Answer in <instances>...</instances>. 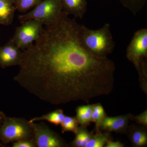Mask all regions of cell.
<instances>
[{"mask_svg": "<svg viewBox=\"0 0 147 147\" xmlns=\"http://www.w3.org/2000/svg\"><path fill=\"white\" fill-rule=\"evenodd\" d=\"M80 25L63 13L43 29L39 38L23 51L13 80L40 100L55 105L82 101L113 91L116 67L108 58L98 57L79 42Z\"/></svg>", "mask_w": 147, "mask_h": 147, "instance_id": "obj_1", "label": "cell"}, {"mask_svg": "<svg viewBox=\"0 0 147 147\" xmlns=\"http://www.w3.org/2000/svg\"><path fill=\"white\" fill-rule=\"evenodd\" d=\"M79 38L82 47L98 57H107L115 48V43L109 24H105L102 28L96 30L80 25Z\"/></svg>", "mask_w": 147, "mask_h": 147, "instance_id": "obj_2", "label": "cell"}, {"mask_svg": "<svg viewBox=\"0 0 147 147\" xmlns=\"http://www.w3.org/2000/svg\"><path fill=\"white\" fill-rule=\"evenodd\" d=\"M33 138L32 123L22 118L6 117L0 127V141L7 144Z\"/></svg>", "mask_w": 147, "mask_h": 147, "instance_id": "obj_3", "label": "cell"}, {"mask_svg": "<svg viewBox=\"0 0 147 147\" xmlns=\"http://www.w3.org/2000/svg\"><path fill=\"white\" fill-rule=\"evenodd\" d=\"M62 13L60 0H43L28 13L19 15L18 18L21 24L35 20L48 26L57 21Z\"/></svg>", "mask_w": 147, "mask_h": 147, "instance_id": "obj_4", "label": "cell"}, {"mask_svg": "<svg viewBox=\"0 0 147 147\" xmlns=\"http://www.w3.org/2000/svg\"><path fill=\"white\" fill-rule=\"evenodd\" d=\"M44 28L39 21L30 20L17 27L11 39L22 51L31 46L39 38Z\"/></svg>", "mask_w": 147, "mask_h": 147, "instance_id": "obj_5", "label": "cell"}, {"mask_svg": "<svg viewBox=\"0 0 147 147\" xmlns=\"http://www.w3.org/2000/svg\"><path fill=\"white\" fill-rule=\"evenodd\" d=\"M126 57L139 71L147 57V29L134 33L126 50Z\"/></svg>", "mask_w": 147, "mask_h": 147, "instance_id": "obj_6", "label": "cell"}, {"mask_svg": "<svg viewBox=\"0 0 147 147\" xmlns=\"http://www.w3.org/2000/svg\"><path fill=\"white\" fill-rule=\"evenodd\" d=\"M33 139L36 147H65L68 145L57 133L45 123H32Z\"/></svg>", "mask_w": 147, "mask_h": 147, "instance_id": "obj_7", "label": "cell"}, {"mask_svg": "<svg viewBox=\"0 0 147 147\" xmlns=\"http://www.w3.org/2000/svg\"><path fill=\"white\" fill-rule=\"evenodd\" d=\"M23 51L13 43L11 38L4 46L0 47V66L2 68L20 65Z\"/></svg>", "mask_w": 147, "mask_h": 147, "instance_id": "obj_8", "label": "cell"}, {"mask_svg": "<svg viewBox=\"0 0 147 147\" xmlns=\"http://www.w3.org/2000/svg\"><path fill=\"white\" fill-rule=\"evenodd\" d=\"M129 117V115L115 117H105L101 124L100 128L108 131L124 132L127 129Z\"/></svg>", "mask_w": 147, "mask_h": 147, "instance_id": "obj_9", "label": "cell"}, {"mask_svg": "<svg viewBox=\"0 0 147 147\" xmlns=\"http://www.w3.org/2000/svg\"><path fill=\"white\" fill-rule=\"evenodd\" d=\"M63 11L67 15L82 18L87 10L86 0H60Z\"/></svg>", "mask_w": 147, "mask_h": 147, "instance_id": "obj_10", "label": "cell"}, {"mask_svg": "<svg viewBox=\"0 0 147 147\" xmlns=\"http://www.w3.org/2000/svg\"><path fill=\"white\" fill-rule=\"evenodd\" d=\"M16 10L13 0H0V25L12 24Z\"/></svg>", "mask_w": 147, "mask_h": 147, "instance_id": "obj_11", "label": "cell"}, {"mask_svg": "<svg viewBox=\"0 0 147 147\" xmlns=\"http://www.w3.org/2000/svg\"><path fill=\"white\" fill-rule=\"evenodd\" d=\"M65 117L63 110L57 109L43 115L33 118L29 121L32 123L38 121H46L57 126L61 123Z\"/></svg>", "mask_w": 147, "mask_h": 147, "instance_id": "obj_12", "label": "cell"}, {"mask_svg": "<svg viewBox=\"0 0 147 147\" xmlns=\"http://www.w3.org/2000/svg\"><path fill=\"white\" fill-rule=\"evenodd\" d=\"M93 105H82L76 109V118L82 126L89 125L92 122V115Z\"/></svg>", "mask_w": 147, "mask_h": 147, "instance_id": "obj_13", "label": "cell"}, {"mask_svg": "<svg viewBox=\"0 0 147 147\" xmlns=\"http://www.w3.org/2000/svg\"><path fill=\"white\" fill-rule=\"evenodd\" d=\"M76 137L71 142V146L75 147H85L86 144L91 138L92 134L88 131L85 127H79Z\"/></svg>", "mask_w": 147, "mask_h": 147, "instance_id": "obj_14", "label": "cell"}, {"mask_svg": "<svg viewBox=\"0 0 147 147\" xmlns=\"http://www.w3.org/2000/svg\"><path fill=\"white\" fill-rule=\"evenodd\" d=\"M130 139L134 146L142 147L147 145V135L144 129H133L130 133Z\"/></svg>", "mask_w": 147, "mask_h": 147, "instance_id": "obj_15", "label": "cell"}, {"mask_svg": "<svg viewBox=\"0 0 147 147\" xmlns=\"http://www.w3.org/2000/svg\"><path fill=\"white\" fill-rule=\"evenodd\" d=\"M105 117L106 114L102 105L100 104L93 105L92 115V122H93L95 123L96 131H99L101 124Z\"/></svg>", "mask_w": 147, "mask_h": 147, "instance_id": "obj_16", "label": "cell"}, {"mask_svg": "<svg viewBox=\"0 0 147 147\" xmlns=\"http://www.w3.org/2000/svg\"><path fill=\"white\" fill-rule=\"evenodd\" d=\"M119 1L125 7L136 15L144 7L147 0H119Z\"/></svg>", "mask_w": 147, "mask_h": 147, "instance_id": "obj_17", "label": "cell"}, {"mask_svg": "<svg viewBox=\"0 0 147 147\" xmlns=\"http://www.w3.org/2000/svg\"><path fill=\"white\" fill-rule=\"evenodd\" d=\"M109 140L110 139L108 134H102L99 131H97L95 135H92L89 141L86 144L85 147H104Z\"/></svg>", "mask_w": 147, "mask_h": 147, "instance_id": "obj_18", "label": "cell"}, {"mask_svg": "<svg viewBox=\"0 0 147 147\" xmlns=\"http://www.w3.org/2000/svg\"><path fill=\"white\" fill-rule=\"evenodd\" d=\"M61 125L62 133L67 131H71L76 134L79 128V123L76 117L66 116L62 122Z\"/></svg>", "mask_w": 147, "mask_h": 147, "instance_id": "obj_19", "label": "cell"}, {"mask_svg": "<svg viewBox=\"0 0 147 147\" xmlns=\"http://www.w3.org/2000/svg\"><path fill=\"white\" fill-rule=\"evenodd\" d=\"M42 0H13L16 10L19 12H26L37 5Z\"/></svg>", "mask_w": 147, "mask_h": 147, "instance_id": "obj_20", "label": "cell"}, {"mask_svg": "<svg viewBox=\"0 0 147 147\" xmlns=\"http://www.w3.org/2000/svg\"><path fill=\"white\" fill-rule=\"evenodd\" d=\"M12 147H36L33 139L23 140L12 143Z\"/></svg>", "mask_w": 147, "mask_h": 147, "instance_id": "obj_21", "label": "cell"}, {"mask_svg": "<svg viewBox=\"0 0 147 147\" xmlns=\"http://www.w3.org/2000/svg\"><path fill=\"white\" fill-rule=\"evenodd\" d=\"M134 119L137 123L142 125L143 126H147V111L145 110L139 115L134 117Z\"/></svg>", "mask_w": 147, "mask_h": 147, "instance_id": "obj_22", "label": "cell"}, {"mask_svg": "<svg viewBox=\"0 0 147 147\" xmlns=\"http://www.w3.org/2000/svg\"><path fill=\"white\" fill-rule=\"evenodd\" d=\"M124 146L123 144L119 142H114L111 140H108L105 144V147H123Z\"/></svg>", "mask_w": 147, "mask_h": 147, "instance_id": "obj_23", "label": "cell"}, {"mask_svg": "<svg viewBox=\"0 0 147 147\" xmlns=\"http://www.w3.org/2000/svg\"><path fill=\"white\" fill-rule=\"evenodd\" d=\"M6 117V116L5 115L4 113H3L1 111H0V127L2 124Z\"/></svg>", "mask_w": 147, "mask_h": 147, "instance_id": "obj_24", "label": "cell"}, {"mask_svg": "<svg viewBox=\"0 0 147 147\" xmlns=\"http://www.w3.org/2000/svg\"><path fill=\"white\" fill-rule=\"evenodd\" d=\"M6 146H5L2 143H0V147H5Z\"/></svg>", "mask_w": 147, "mask_h": 147, "instance_id": "obj_25", "label": "cell"}, {"mask_svg": "<svg viewBox=\"0 0 147 147\" xmlns=\"http://www.w3.org/2000/svg\"></svg>", "mask_w": 147, "mask_h": 147, "instance_id": "obj_26", "label": "cell"}]
</instances>
